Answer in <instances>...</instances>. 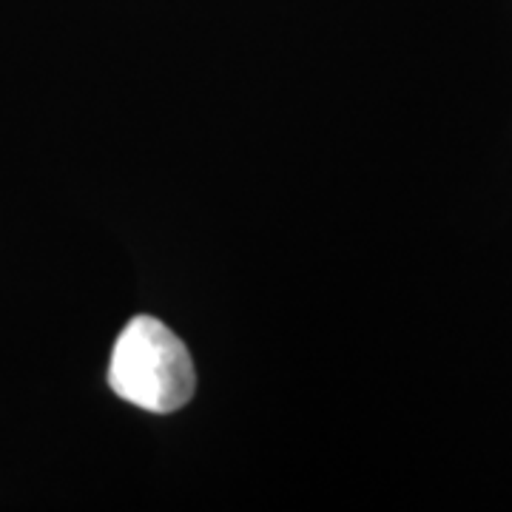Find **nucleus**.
Segmentation results:
<instances>
[{
    "instance_id": "f257e3e1",
    "label": "nucleus",
    "mask_w": 512,
    "mask_h": 512,
    "mask_svg": "<svg viewBox=\"0 0 512 512\" xmlns=\"http://www.w3.org/2000/svg\"><path fill=\"white\" fill-rule=\"evenodd\" d=\"M109 387L148 413H174L191 402L197 373L177 333L154 316H134L111 350Z\"/></svg>"
}]
</instances>
